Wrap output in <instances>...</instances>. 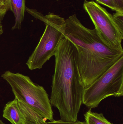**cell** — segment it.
Instances as JSON below:
<instances>
[{
    "label": "cell",
    "mask_w": 123,
    "mask_h": 124,
    "mask_svg": "<svg viewBox=\"0 0 123 124\" xmlns=\"http://www.w3.org/2000/svg\"><path fill=\"white\" fill-rule=\"evenodd\" d=\"M54 56L55 71L52 80L51 103L58 108L61 119L76 121L82 104L84 89L76 49L68 39L64 38Z\"/></svg>",
    "instance_id": "1"
},
{
    "label": "cell",
    "mask_w": 123,
    "mask_h": 124,
    "mask_svg": "<svg viewBox=\"0 0 123 124\" xmlns=\"http://www.w3.org/2000/svg\"><path fill=\"white\" fill-rule=\"evenodd\" d=\"M64 38L68 39L76 47L84 89L123 56V51L111 48L106 45L96 29L84 27L76 14L65 20Z\"/></svg>",
    "instance_id": "2"
},
{
    "label": "cell",
    "mask_w": 123,
    "mask_h": 124,
    "mask_svg": "<svg viewBox=\"0 0 123 124\" xmlns=\"http://www.w3.org/2000/svg\"><path fill=\"white\" fill-rule=\"evenodd\" d=\"M26 11L45 25V31L38 44L26 63L30 70L40 69L54 56L60 42L64 38L65 20L53 13H49L45 16L36 9L26 7Z\"/></svg>",
    "instance_id": "3"
},
{
    "label": "cell",
    "mask_w": 123,
    "mask_h": 124,
    "mask_svg": "<svg viewBox=\"0 0 123 124\" xmlns=\"http://www.w3.org/2000/svg\"><path fill=\"white\" fill-rule=\"evenodd\" d=\"M1 77L11 86L15 98L47 120H54L50 101L43 87L34 83L29 77L19 73L6 71Z\"/></svg>",
    "instance_id": "4"
},
{
    "label": "cell",
    "mask_w": 123,
    "mask_h": 124,
    "mask_svg": "<svg viewBox=\"0 0 123 124\" xmlns=\"http://www.w3.org/2000/svg\"><path fill=\"white\" fill-rule=\"evenodd\" d=\"M123 95V56L107 71L84 89L82 103L91 109L110 97Z\"/></svg>",
    "instance_id": "5"
},
{
    "label": "cell",
    "mask_w": 123,
    "mask_h": 124,
    "mask_svg": "<svg viewBox=\"0 0 123 124\" xmlns=\"http://www.w3.org/2000/svg\"><path fill=\"white\" fill-rule=\"evenodd\" d=\"M83 6L103 41L111 48L123 51V29L118 25L113 15L94 1H84Z\"/></svg>",
    "instance_id": "6"
},
{
    "label": "cell",
    "mask_w": 123,
    "mask_h": 124,
    "mask_svg": "<svg viewBox=\"0 0 123 124\" xmlns=\"http://www.w3.org/2000/svg\"><path fill=\"white\" fill-rule=\"evenodd\" d=\"M3 116L12 124H23L24 120V116L16 98L6 104Z\"/></svg>",
    "instance_id": "7"
},
{
    "label": "cell",
    "mask_w": 123,
    "mask_h": 124,
    "mask_svg": "<svg viewBox=\"0 0 123 124\" xmlns=\"http://www.w3.org/2000/svg\"><path fill=\"white\" fill-rule=\"evenodd\" d=\"M25 0H10V9L15 18V23L12 30H19L24 21L26 11Z\"/></svg>",
    "instance_id": "8"
},
{
    "label": "cell",
    "mask_w": 123,
    "mask_h": 124,
    "mask_svg": "<svg viewBox=\"0 0 123 124\" xmlns=\"http://www.w3.org/2000/svg\"><path fill=\"white\" fill-rule=\"evenodd\" d=\"M84 116L86 124H113L106 119L102 113L92 112L91 109L87 111Z\"/></svg>",
    "instance_id": "9"
},
{
    "label": "cell",
    "mask_w": 123,
    "mask_h": 124,
    "mask_svg": "<svg viewBox=\"0 0 123 124\" xmlns=\"http://www.w3.org/2000/svg\"><path fill=\"white\" fill-rule=\"evenodd\" d=\"M97 3L109 7L116 13L123 14V10L119 8L115 0H97Z\"/></svg>",
    "instance_id": "10"
},
{
    "label": "cell",
    "mask_w": 123,
    "mask_h": 124,
    "mask_svg": "<svg viewBox=\"0 0 123 124\" xmlns=\"http://www.w3.org/2000/svg\"><path fill=\"white\" fill-rule=\"evenodd\" d=\"M23 124H86L85 121L81 122L77 120L75 122L65 121L60 119L59 120H54L49 122H45L43 123H35L27 120H24L23 121Z\"/></svg>",
    "instance_id": "11"
},
{
    "label": "cell",
    "mask_w": 123,
    "mask_h": 124,
    "mask_svg": "<svg viewBox=\"0 0 123 124\" xmlns=\"http://www.w3.org/2000/svg\"><path fill=\"white\" fill-rule=\"evenodd\" d=\"M10 9V0H0V20L2 21Z\"/></svg>",
    "instance_id": "12"
},
{
    "label": "cell",
    "mask_w": 123,
    "mask_h": 124,
    "mask_svg": "<svg viewBox=\"0 0 123 124\" xmlns=\"http://www.w3.org/2000/svg\"><path fill=\"white\" fill-rule=\"evenodd\" d=\"M119 8L123 10V0H115Z\"/></svg>",
    "instance_id": "13"
},
{
    "label": "cell",
    "mask_w": 123,
    "mask_h": 124,
    "mask_svg": "<svg viewBox=\"0 0 123 124\" xmlns=\"http://www.w3.org/2000/svg\"><path fill=\"white\" fill-rule=\"evenodd\" d=\"M1 21L0 20V35H1L3 32V26L1 24Z\"/></svg>",
    "instance_id": "14"
},
{
    "label": "cell",
    "mask_w": 123,
    "mask_h": 124,
    "mask_svg": "<svg viewBox=\"0 0 123 124\" xmlns=\"http://www.w3.org/2000/svg\"><path fill=\"white\" fill-rule=\"evenodd\" d=\"M0 124H4V123H3V122L2 121H1V120H0Z\"/></svg>",
    "instance_id": "15"
},
{
    "label": "cell",
    "mask_w": 123,
    "mask_h": 124,
    "mask_svg": "<svg viewBox=\"0 0 123 124\" xmlns=\"http://www.w3.org/2000/svg\"><path fill=\"white\" fill-rule=\"evenodd\" d=\"M96 0V1H97V0Z\"/></svg>",
    "instance_id": "16"
}]
</instances>
